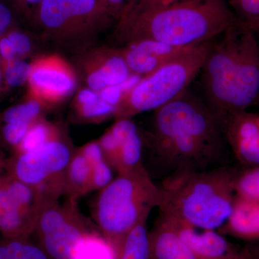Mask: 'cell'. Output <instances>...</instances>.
Returning a JSON list of instances; mask_svg holds the SVG:
<instances>
[{"label": "cell", "instance_id": "cell-1", "mask_svg": "<svg viewBox=\"0 0 259 259\" xmlns=\"http://www.w3.org/2000/svg\"><path fill=\"white\" fill-rule=\"evenodd\" d=\"M143 141L161 181L178 174L228 166L231 149L221 123L204 99L190 89L153 111Z\"/></svg>", "mask_w": 259, "mask_h": 259}, {"label": "cell", "instance_id": "cell-2", "mask_svg": "<svg viewBox=\"0 0 259 259\" xmlns=\"http://www.w3.org/2000/svg\"><path fill=\"white\" fill-rule=\"evenodd\" d=\"M213 40L201 69L202 98L218 118L248 110L259 99V46L241 20Z\"/></svg>", "mask_w": 259, "mask_h": 259}, {"label": "cell", "instance_id": "cell-3", "mask_svg": "<svg viewBox=\"0 0 259 259\" xmlns=\"http://www.w3.org/2000/svg\"><path fill=\"white\" fill-rule=\"evenodd\" d=\"M238 22L226 0H185L134 15L119 30L129 42L151 39L192 47L214 40Z\"/></svg>", "mask_w": 259, "mask_h": 259}, {"label": "cell", "instance_id": "cell-4", "mask_svg": "<svg viewBox=\"0 0 259 259\" xmlns=\"http://www.w3.org/2000/svg\"><path fill=\"white\" fill-rule=\"evenodd\" d=\"M237 176L226 166L167 177L158 185L160 215L196 228L219 229L233 210Z\"/></svg>", "mask_w": 259, "mask_h": 259}, {"label": "cell", "instance_id": "cell-5", "mask_svg": "<svg viewBox=\"0 0 259 259\" xmlns=\"http://www.w3.org/2000/svg\"><path fill=\"white\" fill-rule=\"evenodd\" d=\"M160 191L148 172L117 175L100 190L94 216L98 231L118 254L126 235L158 207Z\"/></svg>", "mask_w": 259, "mask_h": 259}, {"label": "cell", "instance_id": "cell-6", "mask_svg": "<svg viewBox=\"0 0 259 259\" xmlns=\"http://www.w3.org/2000/svg\"><path fill=\"white\" fill-rule=\"evenodd\" d=\"M212 41L195 46L140 80L122 97L116 119H131L142 112L155 111L183 95L200 73Z\"/></svg>", "mask_w": 259, "mask_h": 259}, {"label": "cell", "instance_id": "cell-7", "mask_svg": "<svg viewBox=\"0 0 259 259\" xmlns=\"http://www.w3.org/2000/svg\"><path fill=\"white\" fill-rule=\"evenodd\" d=\"M72 151L59 137L7 161L6 172L34 189L44 200H58L65 192V175Z\"/></svg>", "mask_w": 259, "mask_h": 259}, {"label": "cell", "instance_id": "cell-8", "mask_svg": "<svg viewBox=\"0 0 259 259\" xmlns=\"http://www.w3.org/2000/svg\"><path fill=\"white\" fill-rule=\"evenodd\" d=\"M76 202L68 199L61 205L58 200L47 201L39 211L34 234L51 259H71L76 242L93 228L80 214Z\"/></svg>", "mask_w": 259, "mask_h": 259}, {"label": "cell", "instance_id": "cell-9", "mask_svg": "<svg viewBox=\"0 0 259 259\" xmlns=\"http://www.w3.org/2000/svg\"><path fill=\"white\" fill-rule=\"evenodd\" d=\"M45 200L6 171L0 174V233L5 239H29Z\"/></svg>", "mask_w": 259, "mask_h": 259}, {"label": "cell", "instance_id": "cell-10", "mask_svg": "<svg viewBox=\"0 0 259 259\" xmlns=\"http://www.w3.org/2000/svg\"><path fill=\"white\" fill-rule=\"evenodd\" d=\"M98 142L107 161L117 175L148 171L144 163L143 138L131 119L117 120Z\"/></svg>", "mask_w": 259, "mask_h": 259}, {"label": "cell", "instance_id": "cell-11", "mask_svg": "<svg viewBox=\"0 0 259 259\" xmlns=\"http://www.w3.org/2000/svg\"><path fill=\"white\" fill-rule=\"evenodd\" d=\"M28 82L34 99L50 103L69 96L76 87L72 70L63 59L56 56L35 61L32 64Z\"/></svg>", "mask_w": 259, "mask_h": 259}, {"label": "cell", "instance_id": "cell-12", "mask_svg": "<svg viewBox=\"0 0 259 259\" xmlns=\"http://www.w3.org/2000/svg\"><path fill=\"white\" fill-rule=\"evenodd\" d=\"M194 47H176L151 39H142L130 42L128 47L120 51L131 74L144 78Z\"/></svg>", "mask_w": 259, "mask_h": 259}, {"label": "cell", "instance_id": "cell-13", "mask_svg": "<svg viewBox=\"0 0 259 259\" xmlns=\"http://www.w3.org/2000/svg\"><path fill=\"white\" fill-rule=\"evenodd\" d=\"M177 231L197 259H233L241 250L215 230L196 228L160 215Z\"/></svg>", "mask_w": 259, "mask_h": 259}, {"label": "cell", "instance_id": "cell-14", "mask_svg": "<svg viewBox=\"0 0 259 259\" xmlns=\"http://www.w3.org/2000/svg\"><path fill=\"white\" fill-rule=\"evenodd\" d=\"M150 259H197L176 230L163 218L149 232Z\"/></svg>", "mask_w": 259, "mask_h": 259}, {"label": "cell", "instance_id": "cell-15", "mask_svg": "<svg viewBox=\"0 0 259 259\" xmlns=\"http://www.w3.org/2000/svg\"><path fill=\"white\" fill-rule=\"evenodd\" d=\"M218 232L248 241L259 240V204L236 195L231 214Z\"/></svg>", "mask_w": 259, "mask_h": 259}, {"label": "cell", "instance_id": "cell-16", "mask_svg": "<svg viewBox=\"0 0 259 259\" xmlns=\"http://www.w3.org/2000/svg\"><path fill=\"white\" fill-rule=\"evenodd\" d=\"M92 170L80 150L73 153L65 175V192L68 199L77 201L92 192Z\"/></svg>", "mask_w": 259, "mask_h": 259}, {"label": "cell", "instance_id": "cell-17", "mask_svg": "<svg viewBox=\"0 0 259 259\" xmlns=\"http://www.w3.org/2000/svg\"><path fill=\"white\" fill-rule=\"evenodd\" d=\"M71 259H117V254L111 242L92 228L76 242Z\"/></svg>", "mask_w": 259, "mask_h": 259}, {"label": "cell", "instance_id": "cell-18", "mask_svg": "<svg viewBox=\"0 0 259 259\" xmlns=\"http://www.w3.org/2000/svg\"><path fill=\"white\" fill-rule=\"evenodd\" d=\"M80 151L90 163L92 170V192L101 190L113 180V169L107 161L98 141L84 145Z\"/></svg>", "mask_w": 259, "mask_h": 259}, {"label": "cell", "instance_id": "cell-19", "mask_svg": "<svg viewBox=\"0 0 259 259\" xmlns=\"http://www.w3.org/2000/svg\"><path fill=\"white\" fill-rule=\"evenodd\" d=\"M146 222L140 223L126 235L117 259H150L149 232Z\"/></svg>", "mask_w": 259, "mask_h": 259}, {"label": "cell", "instance_id": "cell-20", "mask_svg": "<svg viewBox=\"0 0 259 259\" xmlns=\"http://www.w3.org/2000/svg\"><path fill=\"white\" fill-rule=\"evenodd\" d=\"M40 21L51 30H62L72 27L66 0H42L39 4Z\"/></svg>", "mask_w": 259, "mask_h": 259}, {"label": "cell", "instance_id": "cell-21", "mask_svg": "<svg viewBox=\"0 0 259 259\" xmlns=\"http://www.w3.org/2000/svg\"><path fill=\"white\" fill-rule=\"evenodd\" d=\"M0 259H51L39 245L29 239L0 241Z\"/></svg>", "mask_w": 259, "mask_h": 259}, {"label": "cell", "instance_id": "cell-22", "mask_svg": "<svg viewBox=\"0 0 259 259\" xmlns=\"http://www.w3.org/2000/svg\"><path fill=\"white\" fill-rule=\"evenodd\" d=\"M58 137H59V134L54 126L38 119L32 124L28 134L15 151L16 153L28 152Z\"/></svg>", "mask_w": 259, "mask_h": 259}, {"label": "cell", "instance_id": "cell-23", "mask_svg": "<svg viewBox=\"0 0 259 259\" xmlns=\"http://www.w3.org/2000/svg\"><path fill=\"white\" fill-rule=\"evenodd\" d=\"M73 28L81 27L95 17H103L98 0H66Z\"/></svg>", "mask_w": 259, "mask_h": 259}, {"label": "cell", "instance_id": "cell-24", "mask_svg": "<svg viewBox=\"0 0 259 259\" xmlns=\"http://www.w3.org/2000/svg\"><path fill=\"white\" fill-rule=\"evenodd\" d=\"M41 109V102L33 98L25 103L10 107L3 114V120L5 123L10 122L33 123L40 119Z\"/></svg>", "mask_w": 259, "mask_h": 259}, {"label": "cell", "instance_id": "cell-25", "mask_svg": "<svg viewBox=\"0 0 259 259\" xmlns=\"http://www.w3.org/2000/svg\"><path fill=\"white\" fill-rule=\"evenodd\" d=\"M235 191L238 197L259 204V166L237 176Z\"/></svg>", "mask_w": 259, "mask_h": 259}, {"label": "cell", "instance_id": "cell-26", "mask_svg": "<svg viewBox=\"0 0 259 259\" xmlns=\"http://www.w3.org/2000/svg\"><path fill=\"white\" fill-rule=\"evenodd\" d=\"M5 64V77L8 86L18 88L30 79L32 64L20 59L8 61Z\"/></svg>", "mask_w": 259, "mask_h": 259}, {"label": "cell", "instance_id": "cell-27", "mask_svg": "<svg viewBox=\"0 0 259 259\" xmlns=\"http://www.w3.org/2000/svg\"><path fill=\"white\" fill-rule=\"evenodd\" d=\"M78 113L86 120H102L105 117L115 115L117 107L112 106L102 100L101 97L93 103L77 107Z\"/></svg>", "mask_w": 259, "mask_h": 259}, {"label": "cell", "instance_id": "cell-28", "mask_svg": "<svg viewBox=\"0 0 259 259\" xmlns=\"http://www.w3.org/2000/svg\"><path fill=\"white\" fill-rule=\"evenodd\" d=\"M33 123L24 122H6L2 131L5 141L16 150Z\"/></svg>", "mask_w": 259, "mask_h": 259}, {"label": "cell", "instance_id": "cell-29", "mask_svg": "<svg viewBox=\"0 0 259 259\" xmlns=\"http://www.w3.org/2000/svg\"><path fill=\"white\" fill-rule=\"evenodd\" d=\"M239 20L259 16V0H226Z\"/></svg>", "mask_w": 259, "mask_h": 259}, {"label": "cell", "instance_id": "cell-30", "mask_svg": "<svg viewBox=\"0 0 259 259\" xmlns=\"http://www.w3.org/2000/svg\"><path fill=\"white\" fill-rule=\"evenodd\" d=\"M102 16L117 19L120 22L127 0H98Z\"/></svg>", "mask_w": 259, "mask_h": 259}, {"label": "cell", "instance_id": "cell-31", "mask_svg": "<svg viewBox=\"0 0 259 259\" xmlns=\"http://www.w3.org/2000/svg\"><path fill=\"white\" fill-rule=\"evenodd\" d=\"M7 37L13 44L18 59L28 55L31 51V42L28 35L18 30H13L7 34Z\"/></svg>", "mask_w": 259, "mask_h": 259}, {"label": "cell", "instance_id": "cell-32", "mask_svg": "<svg viewBox=\"0 0 259 259\" xmlns=\"http://www.w3.org/2000/svg\"><path fill=\"white\" fill-rule=\"evenodd\" d=\"M182 1H185V0H139L132 14L130 15L128 18L126 19L125 20H127L131 17L134 16V15L140 14V13H144V12L149 11V10L163 8V7L180 3V2ZM124 22H122V23H124Z\"/></svg>", "mask_w": 259, "mask_h": 259}, {"label": "cell", "instance_id": "cell-33", "mask_svg": "<svg viewBox=\"0 0 259 259\" xmlns=\"http://www.w3.org/2000/svg\"><path fill=\"white\" fill-rule=\"evenodd\" d=\"M99 94H100V97H101L102 100L112 106L117 107V109L118 105H120L122 97L125 95L120 85L107 87Z\"/></svg>", "mask_w": 259, "mask_h": 259}, {"label": "cell", "instance_id": "cell-34", "mask_svg": "<svg viewBox=\"0 0 259 259\" xmlns=\"http://www.w3.org/2000/svg\"><path fill=\"white\" fill-rule=\"evenodd\" d=\"M0 56L5 63L18 59L15 48L7 35L0 37Z\"/></svg>", "mask_w": 259, "mask_h": 259}, {"label": "cell", "instance_id": "cell-35", "mask_svg": "<svg viewBox=\"0 0 259 259\" xmlns=\"http://www.w3.org/2000/svg\"><path fill=\"white\" fill-rule=\"evenodd\" d=\"M13 21L11 10L4 4H0V36L9 28Z\"/></svg>", "mask_w": 259, "mask_h": 259}, {"label": "cell", "instance_id": "cell-36", "mask_svg": "<svg viewBox=\"0 0 259 259\" xmlns=\"http://www.w3.org/2000/svg\"><path fill=\"white\" fill-rule=\"evenodd\" d=\"M99 98H100V94L90 90V88L84 89L78 94L77 98H76L77 107L93 103V102L98 100Z\"/></svg>", "mask_w": 259, "mask_h": 259}, {"label": "cell", "instance_id": "cell-37", "mask_svg": "<svg viewBox=\"0 0 259 259\" xmlns=\"http://www.w3.org/2000/svg\"><path fill=\"white\" fill-rule=\"evenodd\" d=\"M240 20L245 27L254 34L259 42V16L251 17Z\"/></svg>", "mask_w": 259, "mask_h": 259}, {"label": "cell", "instance_id": "cell-38", "mask_svg": "<svg viewBox=\"0 0 259 259\" xmlns=\"http://www.w3.org/2000/svg\"><path fill=\"white\" fill-rule=\"evenodd\" d=\"M139 1V0H127V3H126L123 15H122V18H121L119 23H122V22L125 21L126 19L128 18L130 15L132 14V13L134 12L135 8H136V5H137Z\"/></svg>", "mask_w": 259, "mask_h": 259}, {"label": "cell", "instance_id": "cell-39", "mask_svg": "<svg viewBox=\"0 0 259 259\" xmlns=\"http://www.w3.org/2000/svg\"><path fill=\"white\" fill-rule=\"evenodd\" d=\"M259 253L250 248L241 249L240 253L233 259H258Z\"/></svg>", "mask_w": 259, "mask_h": 259}, {"label": "cell", "instance_id": "cell-40", "mask_svg": "<svg viewBox=\"0 0 259 259\" xmlns=\"http://www.w3.org/2000/svg\"><path fill=\"white\" fill-rule=\"evenodd\" d=\"M7 161L5 159L3 153L0 151V174L6 171Z\"/></svg>", "mask_w": 259, "mask_h": 259}, {"label": "cell", "instance_id": "cell-41", "mask_svg": "<svg viewBox=\"0 0 259 259\" xmlns=\"http://www.w3.org/2000/svg\"><path fill=\"white\" fill-rule=\"evenodd\" d=\"M25 4L29 5H39L42 0H21Z\"/></svg>", "mask_w": 259, "mask_h": 259}, {"label": "cell", "instance_id": "cell-42", "mask_svg": "<svg viewBox=\"0 0 259 259\" xmlns=\"http://www.w3.org/2000/svg\"><path fill=\"white\" fill-rule=\"evenodd\" d=\"M2 79H3V76H2L1 70H0V83H1Z\"/></svg>", "mask_w": 259, "mask_h": 259}, {"label": "cell", "instance_id": "cell-43", "mask_svg": "<svg viewBox=\"0 0 259 259\" xmlns=\"http://www.w3.org/2000/svg\"><path fill=\"white\" fill-rule=\"evenodd\" d=\"M258 103H259V99H258V102H257L256 105H258Z\"/></svg>", "mask_w": 259, "mask_h": 259}, {"label": "cell", "instance_id": "cell-44", "mask_svg": "<svg viewBox=\"0 0 259 259\" xmlns=\"http://www.w3.org/2000/svg\"><path fill=\"white\" fill-rule=\"evenodd\" d=\"M259 105V103H258V105Z\"/></svg>", "mask_w": 259, "mask_h": 259}, {"label": "cell", "instance_id": "cell-45", "mask_svg": "<svg viewBox=\"0 0 259 259\" xmlns=\"http://www.w3.org/2000/svg\"><path fill=\"white\" fill-rule=\"evenodd\" d=\"M258 46H259V42H258Z\"/></svg>", "mask_w": 259, "mask_h": 259}]
</instances>
